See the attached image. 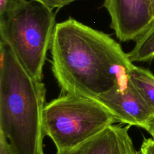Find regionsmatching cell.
<instances>
[{
  "label": "cell",
  "mask_w": 154,
  "mask_h": 154,
  "mask_svg": "<svg viewBox=\"0 0 154 154\" xmlns=\"http://www.w3.org/2000/svg\"><path fill=\"white\" fill-rule=\"evenodd\" d=\"M50 50L62 93L96 101L122 90L135 66L111 36L73 18L56 24Z\"/></svg>",
  "instance_id": "cell-1"
},
{
  "label": "cell",
  "mask_w": 154,
  "mask_h": 154,
  "mask_svg": "<svg viewBox=\"0 0 154 154\" xmlns=\"http://www.w3.org/2000/svg\"><path fill=\"white\" fill-rule=\"evenodd\" d=\"M46 88L0 42V133L17 154H45Z\"/></svg>",
  "instance_id": "cell-2"
},
{
  "label": "cell",
  "mask_w": 154,
  "mask_h": 154,
  "mask_svg": "<svg viewBox=\"0 0 154 154\" xmlns=\"http://www.w3.org/2000/svg\"><path fill=\"white\" fill-rule=\"evenodd\" d=\"M56 24L55 13L33 0L0 21V42L10 47L24 69L38 80L43 78Z\"/></svg>",
  "instance_id": "cell-3"
},
{
  "label": "cell",
  "mask_w": 154,
  "mask_h": 154,
  "mask_svg": "<svg viewBox=\"0 0 154 154\" xmlns=\"http://www.w3.org/2000/svg\"><path fill=\"white\" fill-rule=\"evenodd\" d=\"M119 119L97 101L72 94H62L46 104L43 113L45 136L57 152L75 147Z\"/></svg>",
  "instance_id": "cell-4"
},
{
  "label": "cell",
  "mask_w": 154,
  "mask_h": 154,
  "mask_svg": "<svg viewBox=\"0 0 154 154\" xmlns=\"http://www.w3.org/2000/svg\"><path fill=\"white\" fill-rule=\"evenodd\" d=\"M111 17V27L121 42L136 41L152 23V9L147 0H105Z\"/></svg>",
  "instance_id": "cell-5"
},
{
  "label": "cell",
  "mask_w": 154,
  "mask_h": 154,
  "mask_svg": "<svg viewBox=\"0 0 154 154\" xmlns=\"http://www.w3.org/2000/svg\"><path fill=\"white\" fill-rule=\"evenodd\" d=\"M120 123L145 128L147 122L154 116L153 109L147 104L141 94L129 80L122 90L102 97L97 101Z\"/></svg>",
  "instance_id": "cell-6"
},
{
  "label": "cell",
  "mask_w": 154,
  "mask_h": 154,
  "mask_svg": "<svg viewBox=\"0 0 154 154\" xmlns=\"http://www.w3.org/2000/svg\"><path fill=\"white\" fill-rule=\"evenodd\" d=\"M129 128L114 124L81 144L57 154H142L134 145Z\"/></svg>",
  "instance_id": "cell-7"
},
{
  "label": "cell",
  "mask_w": 154,
  "mask_h": 154,
  "mask_svg": "<svg viewBox=\"0 0 154 154\" xmlns=\"http://www.w3.org/2000/svg\"><path fill=\"white\" fill-rule=\"evenodd\" d=\"M129 80L154 111V75L148 69L134 66Z\"/></svg>",
  "instance_id": "cell-8"
},
{
  "label": "cell",
  "mask_w": 154,
  "mask_h": 154,
  "mask_svg": "<svg viewBox=\"0 0 154 154\" xmlns=\"http://www.w3.org/2000/svg\"><path fill=\"white\" fill-rule=\"evenodd\" d=\"M132 63L147 62L154 59V21L135 41L133 49L127 53Z\"/></svg>",
  "instance_id": "cell-9"
},
{
  "label": "cell",
  "mask_w": 154,
  "mask_h": 154,
  "mask_svg": "<svg viewBox=\"0 0 154 154\" xmlns=\"http://www.w3.org/2000/svg\"><path fill=\"white\" fill-rule=\"evenodd\" d=\"M26 0H0V21L8 16Z\"/></svg>",
  "instance_id": "cell-10"
},
{
  "label": "cell",
  "mask_w": 154,
  "mask_h": 154,
  "mask_svg": "<svg viewBox=\"0 0 154 154\" xmlns=\"http://www.w3.org/2000/svg\"><path fill=\"white\" fill-rule=\"evenodd\" d=\"M33 1L38 2L51 11H53L55 8H62L76 0H33Z\"/></svg>",
  "instance_id": "cell-11"
},
{
  "label": "cell",
  "mask_w": 154,
  "mask_h": 154,
  "mask_svg": "<svg viewBox=\"0 0 154 154\" xmlns=\"http://www.w3.org/2000/svg\"><path fill=\"white\" fill-rule=\"evenodd\" d=\"M0 154H17L8 140L2 133H0Z\"/></svg>",
  "instance_id": "cell-12"
},
{
  "label": "cell",
  "mask_w": 154,
  "mask_h": 154,
  "mask_svg": "<svg viewBox=\"0 0 154 154\" xmlns=\"http://www.w3.org/2000/svg\"><path fill=\"white\" fill-rule=\"evenodd\" d=\"M144 129L152 136L153 138H154V116L152 117L151 119H150V121L147 122V125H146Z\"/></svg>",
  "instance_id": "cell-13"
},
{
  "label": "cell",
  "mask_w": 154,
  "mask_h": 154,
  "mask_svg": "<svg viewBox=\"0 0 154 154\" xmlns=\"http://www.w3.org/2000/svg\"><path fill=\"white\" fill-rule=\"evenodd\" d=\"M147 2L149 3V5H150V8H151V9H152V12H153V6H154V0H147Z\"/></svg>",
  "instance_id": "cell-14"
},
{
  "label": "cell",
  "mask_w": 154,
  "mask_h": 154,
  "mask_svg": "<svg viewBox=\"0 0 154 154\" xmlns=\"http://www.w3.org/2000/svg\"><path fill=\"white\" fill-rule=\"evenodd\" d=\"M153 19H154V6H153Z\"/></svg>",
  "instance_id": "cell-15"
}]
</instances>
